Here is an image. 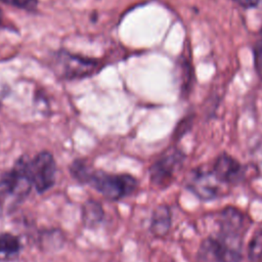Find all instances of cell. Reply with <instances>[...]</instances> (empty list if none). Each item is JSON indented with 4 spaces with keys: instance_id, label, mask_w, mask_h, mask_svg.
Listing matches in <instances>:
<instances>
[{
    "instance_id": "6da1fadb",
    "label": "cell",
    "mask_w": 262,
    "mask_h": 262,
    "mask_svg": "<svg viewBox=\"0 0 262 262\" xmlns=\"http://www.w3.org/2000/svg\"><path fill=\"white\" fill-rule=\"evenodd\" d=\"M210 217L213 229L201 239L195 262H241L245 236L252 224L250 217L233 206Z\"/></svg>"
},
{
    "instance_id": "7a4b0ae2",
    "label": "cell",
    "mask_w": 262,
    "mask_h": 262,
    "mask_svg": "<svg viewBox=\"0 0 262 262\" xmlns=\"http://www.w3.org/2000/svg\"><path fill=\"white\" fill-rule=\"evenodd\" d=\"M70 172L77 181L91 186L112 201L121 200L132 194L138 185L136 178L132 175L96 170L82 160L74 161L70 166Z\"/></svg>"
},
{
    "instance_id": "3957f363",
    "label": "cell",
    "mask_w": 262,
    "mask_h": 262,
    "mask_svg": "<svg viewBox=\"0 0 262 262\" xmlns=\"http://www.w3.org/2000/svg\"><path fill=\"white\" fill-rule=\"evenodd\" d=\"M28 157L17 159L13 167L0 177V211H11L30 193L33 183L30 178Z\"/></svg>"
},
{
    "instance_id": "277c9868",
    "label": "cell",
    "mask_w": 262,
    "mask_h": 262,
    "mask_svg": "<svg viewBox=\"0 0 262 262\" xmlns=\"http://www.w3.org/2000/svg\"><path fill=\"white\" fill-rule=\"evenodd\" d=\"M185 187L203 202L214 201L229 193V190L217 180L211 168L205 167H198L190 171L185 180Z\"/></svg>"
},
{
    "instance_id": "5b68a950",
    "label": "cell",
    "mask_w": 262,
    "mask_h": 262,
    "mask_svg": "<svg viewBox=\"0 0 262 262\" xmlns=\"http://www.w3.org/2000/svg\"><path fill=\"white\" fill-rule=\"evenodd\" d=\"M184 160L185 155L177 148L166 151L149 168L150 184L158 189L167 188L182 168Z\"/></svg>"
},
{
    "instance_id": "8992f818",
    "label": "cell",
    "mask_w": 262,
    "mask_h": 262,
    "mask_svg": "<svg viewBox=\"0 0 262 262\" xmlns=\"http://www.w3.org/2000/svg\"><path fill=\"white\" fill-rule=\"evenodd\" d=\"M28 172L37 192L42 193L51 188L55 182L56 163L48 151H41L27 161Z\"/></svg>"
},
{
    "instance_id": "52a82bcc",
    "label": "cell",
    "mask_w": 262,
    "mask_h": 262,
    "mask_svg": "<svg viewBox=\"0 0 262 262\" xmlns=\"http://www.w3.org/2000/svg\"><path fill=\"white\" fill-rule=\"evenodd\" d=\"M56 69L62 78L78 79L92 75L98 69L99 62L95 59L60 51L55 58Z\"/></svg>"
},
{
    "instance_id": "ba28073f",
    "label": "cell",
    "mask_w": 262,
    "mask_h": 262,
    "mask_svg": "<svg viewBox=\"0 0 262 262\" xmlns=\"http://www.w3.org/2000/svg\"><path fill=\"white\" fill-rule=\"evenodd\" d=\"M211 170L217 180L228 190L243 182L247 177V168L226 152L217 156Z\"/></svg>"
},
{
    "instance_id": "9c48e42d",
    "label": "cell",
    "mask_w": 262,
    "mask_h": 262,
    "mask_svg": "<svg viewBox=\"0 0 262 262\" xmlns=\"http://www.w3.org/2000/svg\"><path fill=\"white\" fill-rule=\"evenodd\" d=\"M172 214L167 205H159L151 214L149 229L157 237H164L170 230Z\"/></svg>"
},
{
    "instance_id": "30bf717a",
    "label": "cell",
    "mask_w": 262,
    "mask_h": 262,
    "mask_svg": "<svg viewBox=\"0 0 262 262\" xmlns=\"http://www.w3.org/2000/svg\"><path fill=\"white\" fill-rule=\"evenodd\" d=\"M21 242L18 236L0 231V261H12L21 251Z\"/></svg>"
},
{
    "instance_id": "8fae6325",
    "label": "cell",
    "mask_w": 262,
    "mask_h": 262,
    "mask_svg": "<svg viewBox=\"0 0 262 262\" xmlns=\"http://www.w3.org/2000/svg\"><path fill=\"white\" fill-rule=\"evenodd\" d=\"M82 215L85 224L88 226H93L101 221L103 211L100 204L94 201H88L83 206Z\"/></svg>"
},
{
    "instance_id": "7c38bea8",
    "label": "cell",
    "mask_w": 262,
    "mask_h": 262,
    "mask_svg": "<svg viewBox=\"0 0 262 262\" xmlns=\"http://www.w3.org/2000/svg\"><path fill=\"white\" fill-rule=\"evenodd\" d=\"M247 258L249 262H262V228H258L249 241Z\"/></svg>"
},
{
    "instance_id": "4fadbf2b",
    "label": "cell",
    "mask_w": 262,
    "mask_h": 262,
    "mask_svg": "<svg viewBox=\"0 0 262 262\" xmlns=\"http://www.w3.org/2000/svg\"><path fill=\"white\" fill-rule=\"evenodd\" d=\"M1 1L9 5H13L29 11L35 10L38 5V0H1Z\"/></svg>"
},
{
    "instance_id": "5bb4252c",
    "label": "cell",
    "mask_w": 262,
    "mask_h": 262,
    "mask_svg": "<svg viewBox=\"0 0 262 262\" xmlns=\"http://www.w3.org/2000/svg\"><path fill=\"white\" fill-rule=\"evenodd\" d=\"M254 67L262 82V45H257L254 49Z\"/></svg>"
},
{
    "instance_id": "9a60e30c",
    "label": "cell",
    "mask_w": 262,
    "mask_h": 262,
    "mask_svg": "<svg viewBox=\"0 0 262 262\" xmlns=\"http://www.w3.org/2000/svg\"><path fill=\"white\" fill-rule=\"evenodd\" d=\"M233 1L243 8H254L259 5L261 0H233Z\"/></svg>"
},
{
    "instance_id": "2e32d148",
    "label": "cell",
    "mask_w": 262,
    "mask_h": 262,
    "mask_svg": "<svg viewBox=\"0 0 262 262\" xmlns=\"http://www.w3.org/2000/svg\"><path fill=\"white\" fill-rule=\"evenodd\" d=\"M1 18H2V15H1V11H0V21H1Z\"/></svg>"
}]
</instances>
